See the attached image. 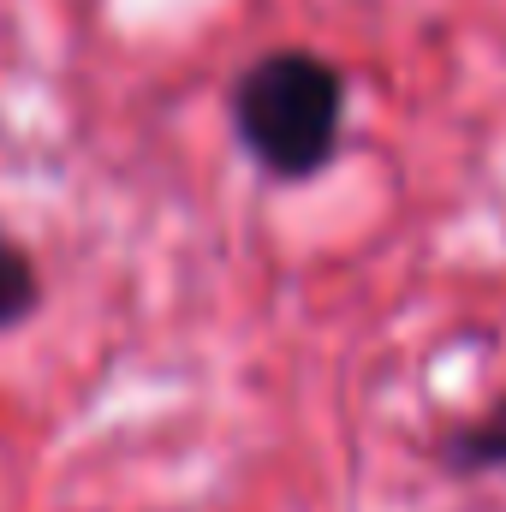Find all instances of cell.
Instances as JSON below:
<instances>
[{"mask_svg": "<svg viewBox=\"0 0 506 512\" xmlns=\"http://www.w3.org/2000/svg\"><path fill=\"white\" fill-rule=\"evenodd\" d=\"M340 114H346L340 72L304 48L262 54L233 90V120L245 149L280 179H304L334 161Z\"/></svg>", "mask_w": 506, "mask_h": 512, "instance_id": "obj_1", "label": "cell"}, {"mask_svg": "<svg viewBox=\"0 0 506 512\" xmlns=\"http://www.w3.org/2000/svg\"><path fill=\"white\" fill-rule=\"evenodd\" d=\"M447 459H453L459 471H501L506 465V399L489 423H477V429H465L459 441H447Z\"/></svg>", "mask_w": 506, "mask_h": 512, "instance_id": "obj_2", "label": "cell"}, {"mask_svg": "<svg viewBox=\"0 0 506 512\" xmlns=\"http://www.w3.org/2000/svg\"><path fill=\"white\" fill-rule=\"evenodd\" d=\"M30 304H36V268L12 239H0V328L30 316Z\"/></svg>", "mask_w": 506, "mask_h": 512, "instance_id": "obj_3", "label": "cell"}]
</instances>
